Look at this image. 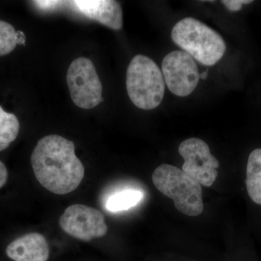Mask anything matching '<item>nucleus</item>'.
<instances>
[{
    "mask_svg": "<svg viewBox=\"0 0 261 261\" xmlns=\"http://www.w3.org/2000/svg\"><path fill=\"white\" fill-rule=\"evenodd\" d=\"M20 123L13 113L6 112L0 106V151L8 148L18 137Z\"/></svg>",
    "mask_w": 261,
    "mask_h": 261,
    "instance_id": "nucleus-12",
    "label": "nucleus"
},
{
    "mask_svg": "<svg viewBox=\"0 0 261 261\" xmlns=\"http://www.w3.org/2000/svg\"><path fill=\"white\" fill-rule=\"evenodd\" d=\"M142 198L143 193L139 190H123L111 195L106 202V207L112 213L126 211L137 205Z\"/></svg>",
    "mask_w": 261,
    "mask_h": 261,
    "instance_id": "nucleus-14",
    "label": "nucleus"
},
{
    "mask_svg": "<svg viewBox=\"0 0 261 261\" xmlns=\"http://www.w3.org/2000/svg\"><path fill=\"white\" fill-rule=\"evenodd\" d=\"M75 10L87 18L114 29L120 30L123 27V15L121 5L112 0H76L70 2Z\"/></svg>",
    "mask_w": 261,
    "mask_h": 261,
    "instance_id": "nucleus-9",
    "label": "nucleus"
},
{
    "mask_svg": "<svg viewBox=\"0 0 261 261\" xmlns=\"http://www.w3.org/2000/svg\"><path fill=\"white\" fill-rule=\"evenodd\" d=\"M180 155L185 160L182 171L200 185L211 187L218 176L219 162L211 153L206 142L198 138H190L178 147Z\"/></svg>",
    "mask_w": 261,
    "mask_h": 261,
    "instance_id": "nucleus-6",
    "label": "nucleus"
},
{
    "mask_svg": "<svg viewBox=\"0 0 261 261\" xmlns=\"http://www.w3.org/2000/svg\"><path fill=\"white\" fill-rule=\"evenodd\" d=\"M25 40L23 32L15 31L11 24L0 20V56L10 54L18 44L25 45Z\"/></svg>",
    "mask_w": 261,
    "mask_h": 261,
    "instance_id": "nucleus-13",
    "label": "nucleus"
},
{
    "mask_svg": "<svg viewBox=\"0 0 261 261\" xmlns=\"http://www.w3.org/2000/svg\"><path fill=\"white\" fill-rule=\"evenodd\" d=\"M6 254L15 261H47L49 245L39 233H29L15 239L8 245Z\"/></svg>",
    "mask_w": 261,
    "mask_h": 261,
    "instance_id": "nucleus-10",
    "label": "nucleus"
},
{
    "mask_svg": "<svg viewBox=\"0 0 261 261\" xmlns=\"http://www.w3.org/2000/svg\"><path fill=\"white\" fill-rule=\"evenodd\" d=\"M152 182L161 193L172 199L175 207L187 216H199L203 211L202 187L182 170L163 164L152 173Z\"/></svg>",
    "mask_w": 261,
    "mask_h": 261,
    "instance_id": "nucleus-3",
    "label": "nucleus"
},
{
    "mask_svg": "<svg viewBox=\"0 0 261 261\" xmlns=\"http://www.w3.org/2000/svg\"><path fill=\"white\" fill-rule=\"evenodd\" d=\"M8 178V169L4 163L0 161V189L4 187Z\"/></svg>",
    "mask_w": 261,
    "mask_h": 261,
    "instance_id": "nucleus-17",
    "label": "nucleus"
},
{
    "mask_svg": "<svg viewBox=\"0 0 261 261\" xmlns=\"http://www.w3.org/2000/svg\"><path fill=\"white\" fill-rule=\"evenodd\" d=\"M67 84L75 106L92 109L102 102V85L95 67L87 58H79L70 63L67 73Z\"/></svg>",
    "mask_w": 261,
    "mask_h": 261,
    "instance_id": "nucleus-5",
    "label": "nucleus"
},
{
    "mask_svg": "<svg viewBox=\"0 0 261 261\" xmlns=\"http://www.w3.org/2000/svg\"><path fill=\"white\" fill-rule=\"evenodd\" d=\"M61 2L56 1H35L34 4L42 10H51L61 5Z\"/></svg>",
    "mask_w": 261,
    "mask_h": 261,
    "instance_id": "nucleus-16",
    "label": "nucleus"
},
{
    "mask_svg": "<svg viewBox=\"0 0 261 261\" xmlns=\"http://www.w3.org/2000/svg\"><path fill=\"white\" fill-rule=\"evenodd\" d=\"M162 70L165 83L178 97L190 95L200 80V73L195 62L185 51H173L165 57Z\"/></svg>",
    "mask_w": 261,
    "mask_h": 261,
    "instance_id": "nucleus-7",
    "label": "nucleus"
},
{
    "mask_svg": "<svg viewBox=\"0 0 261 261\" xmlns=\"http://www.w3.org/2000/svg\"><path fill=\"white\" fill-rule=\"evenodd\" d=\"M246 185L251 200L261 205V148L255 149L249 156Z\"/></svg>",
    "mask_w": 261,
    "mask_h": 261,
    "instance_id": "nucleus-11",
    "label": "nucleus"
},
{
    "mask_svg": "<svg viewBox=\"0 0 261 261\" xmlns=\"http://www.w3.org/2000/svg\"><path fill=\"white\" fill-rule=\"evenodd\" d=\"M230 11L237 12L241 10L243 5L250 4L252 1L250 0H223L221 1Z\"/></svg>",
    "mask_w": 261,
    "mask_h": 261,
    "instance_id": "nucleus-15",
    "label": "nucleus"
},
{
    "mask_svg": "<svg viewBox=\"0 0 261 261\" xmlns=\"http://www.w3.org/2000/svg\"><path fill=\"white\" fill-rule=\"evenodd\" d=\"M171 37L185 53L207 66L216 64L226 49L219 33L193 18L179 20L173 27Z\"/></svg>",
    "mask_w": 261,
    "mask_h": 261,
    "instance_id": "nucleus-2",
    "label": "nucleus"
},
{
    "mask_svg": "<svg viewBox=\"0 0 261 261\" xmlns=\"http://www.w3.org/2000/svg\"><path fill=\"white\" fill-rule=\"evenodd\" d=\"M207 74H208V70H206L205 71L200 73V79H202V80H205V79L207 78Z\"/></svg>",
    "mask_w": 261,
    "mask_h": 261,
    "instance_id": "nucleus-18",
    "label": "nucleus"
},
{
    "mask_svg": "<svg viewBox=\"0 0 261 261\" xmlns=\"http://www.w3.org/2000/svg\"><path fill=\"white\" fill-rule=\"evenodd\" d=\"M126 89L132 102L142 110L159 107L165 94V81L158 65L148 57L138 55L126 73Z\"/></svg>",
    "mask_w": 261,
    "mask_h": 261,
    "instance_id": "nucleus-4",
    "label": "nucleus"
},
{
    "mask_svg": "<svg viewBox=\"0 0 261 261\" xmlns=\"http://www.w3.org/2000/svg\"><path fill=\"white\" fill-rule=\"evenodd\" d=\"M31 163L39 184L56 195L74 191L85 173L83 164L75 155L73 142L59 135L41 139L33 150Z\"/></svg>",
    "mask_w": 261,
    "mask_h": 261,
    "instance_id": "nucleus-1",
    "label": "nucleus"
},
{
    "mask_svg": "<svg viewBox=\"0 0 261 261\" xmlns=\"http://www.w3.org/2000/svg\"><path fill=\"white\" fill-rule=\"evenodd\" d=\"M59 224L65 233L84 241L102 238L108 232L104 215L82 204L67 207L60 218Z\"/></svg>",
    "mask_w": 261,
    "mask_h": 261,
    "instance_id": "nucleus-8",
    "label": "nucleus"
}]
</instances>
